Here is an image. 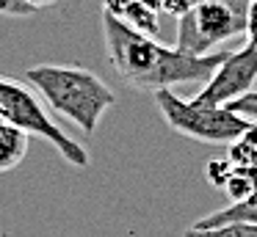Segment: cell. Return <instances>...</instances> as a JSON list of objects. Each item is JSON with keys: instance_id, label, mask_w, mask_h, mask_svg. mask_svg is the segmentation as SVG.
Wrapping results in <instances>:
<instances>
[{"instance_id": "obj_1", "label": "cell", "mask_w": 257, "mask_h": 237, "mask_svg": "<svg viewBox=\"0 0 257 237\" xmlns=\"http://www.w3.org/2000/svg\"><path fill=\"white\" fill-rule=\"evenodd\" d=\"M102 36H105L108 64L136 91H163L183 83L210 80L227 53L188 55L177 47L155 42L147 33H139L119 17L102 11Z\"/></svg>"}, {"instance_id": "obj_2", "label": "cell", "mask_w": 257, "mask_h": 237, "mask_svg": "<svg viewBox=\"0 0 257 237\" xmlns=\"http://www.w3.org/2000/svg\"><path fill=\"white\" fill-rule=\"evenodd\" d=\"M25 80L39 91L47 108L78 124L86 135L97 132L105 110L116 102L105 80L75 64H36L25 72Z\"/></svg>"}, {"instance_id": "obj_3", "label": "cell", "mask_w": 257, "mask_h": 237, "mask_svg": "<svg viewBox=\"0 0 257 237\" xmlns=\"http://www.w3.org/2000/svg\"><path fill=\"white\" fill-rule=\"evenodd\" d=\"M0 119L25 130L28 135H39L45 141H50L58 149V154L75 168L89 165V152L53 121V116L39 102V97L25 83L6 75H0Z\"/></svg>"}, {"instance_id": "obj_4", "label": "cell", "mask_w": 257, "mask_h": 237, "mask_svg": "<svg viewBox=\"0 0 257 237\" xmlns=\"http://www.w3.org/2000/svg\"><path fill=\"white\" fill-rule=\"evenodd\" d=\"M155 105H158V113L163 116V121L174 132L199 143H232L251 124L246 116L235 113L229 108L196 105L191 97H180L172 88L155 91Z\"/></svg>"}, {"instance_id": "obj_5", "label": "cell", "mask_w": 257, "mask_h": 237, "mask_svg": "<svg viewBox=\"0 0 257 237\" xmlns=\"http://www.w3.org/2000/svg\"><path fill=\"white\" fill-rule=\"evenodd\" d=\"M249 0H199L194 11L177 20V44L188 55H210L221 42L246 31Z\"/></svg>"}, {"instance_id": "obj_6", "label": "cell", "mask_w": 257, "mask_h": 237, "mask_svg": "<svg viewBox=\"0 0 257 237\" xmlns=\"http://www.w3.org/2000/svg\"><path fill=\"white\" fill-rule=\"evenodd\" d=\"M254 83H257V47H251L246 42L243 47L224 55V61L210 75V80L191 99L196 105H207V108H227L235 99L254 91Z\"/></svg>"}, {"instance_id": "obj_7", "label": "cell", "mask_w": 257, "mask_h": 237, "mask_svg": "<svg viewBox=\"0 0 257 237\" xmlns=\"http://www.w3.org/2000/svg\"><path fill=\"white\" fill-rule=\"evenodd\" d=\"M28 146H31L28 132L9 124V121H0V174L17 168L28 154Z\"/></svg>"}, {"instance_id": "obj_8", "label": "cell", "mask_w": 257, "mask_h": 237, "mask_svg": "<svg viewBox=\"0 0 257 237\" xmlns=\"http://www.w3.org/2000/svg\"><path fill=\"white\" fill-rule=\"evenodd\" d=\"M221 223H257V196L246 201H235L229 207L213 209L205 218H199L194 226H221Z\"/></svg>"}, {"instance_id": "obj_9", "label": "cell", "mask_w": 257, "mask_h": 237, "mask_svg": "<svg viewBox=\"0 0 257 237\" xmlns=\"http://www.w3.org/2000/svg\"><path fill=\"white\" fill-rule=\"evenodd\" d=\"M221 190L229 196V204L254 198L257 196V165H232Z\"/></svg>"}, {"instance_id": "obj_10", "label": "cell", "mask_w": 257, "mask_h": 237, "mask_svg": "<svg viewBox=\"0 0 257 237\" xmlns=\"http://www.w3.org/2000/svg\"><path fill=\"white\" fill-rule=\"evenodd\" d=\"M227 160L232 165H257V121H251L232 143H227Z\"/></svg>"}, {"instance_id": "obj_11", "label": "cell", "mask_w": 257, "mask_h": 237, "mask_svg": "<svg viewBox=\"0 0 257 237\" xmlns=\"http://www.w3.org/2000/svg\"><path fill=\"white\" fill-rule=\"evenodd\" d=\"M122 22H127L133 31H139V33H147V36H152L155 39L158 36V31H161V22H158V11L155 9H150V6H144L141 0H136L133 6H130L127 11H124L122 17H119Z\"/></svg>"}, {"instance_id": "obj_12", "label": "cell", "mask_w": 257, "mask_h": 237, "mask_svg": "<svg viewBox=\"0 0 257 237\" xmlns=\"http://www.w3.org/2000/svg\"><path fill=\"white\" fill-rule=\"evenodd\" d=\"M183 237H257V223H221V226H188Z\"/></svg>"}, {"instance_id": "obj_13", "label": "cell", "mask_w": 257, "mask_h": 237, "mask_svg": "<svg viewBox=\"0 0 257 237\" xmlns=\"http://www.w3.org/2000/svg\"><path fill=\"white\" fill-rule=\"evenodd\" d=\"M229 171H232V163H229L227 157H224V160H210V163L205 165V179L210 182L213 187L221 190L224 182H227V176H229Z\"/></svg>"}, {"instance_id": "obj_14", "label": "cell", "mask_w": 257, "mask_h": 237, "mask_svg": "<svg viewBox=\"0 0 257 237\" xmlns=\"http://www.w3.org/2000/svg\"><path fill=\"white\" fill-rule=\"evenodd\" d=\"M227 108L235 110V113H240V116H246V119H251V121H257V91H249L246 97L235 99Z\"/></svg>"}, {"instance_id": "obj_15", "label": "cell", "mask_w": 257, "mask_h": 237, "mask_svg": "<svg viewBox=\"0 0 257 237\" xmlns=\"http://www.w3.org/2000/svg\"><path fill=\"white\" fill-rule=\"evenodd\" d=\"M243 36L251 47H257V0H249V3H246V31H243Z\"/></svg>"}, {"instance_id": "obj_16", "label": "cell", "mask_w": 257, "mask_h": 237, "mask_svg": "<svg viewBox=\"0 0 257 237\" xmlns=\"http://www.w3.org/2000/svg\"><path fill=\"white\" fill-rule=\"evenodd\" d=\"M0 14H6V17H31V14H36V11L31 9L25 0H0Z\"/></svg>"}, {"instance_id": "obj_17", "label": "cell", "mask_w": 257, "mask_h": 237, "mask_svg": "<svg viewBox=\"0 0 257 237\" xmlns=\"http://www.w3.org/2000/svg\"><path fill=\"white\" fill-rule=\"evenodd\" d=\"M196 3H199V0H163V14H172V17H185L188 14V11H194L196 9Z\"/></svg>"}, {"instance_id": "obj_18", "label": "cell", "mask_w": 257, "mask_h": 237, "mask_svg": "<svg viewBox=\"0 0 257 237\" xmlns=\"http://www.w3.org/2000/svg\"><path fill=\"white\" fill-rule=\"evenodd\" d=\"M133 3L136 0H102V9H105L108 14H113V17H122Z\"/></svg>"}, {"instance_id": "obj_19", "label": "cell", "mask_w": 257, "mask_h": 237, "mask_svg": "<svg viewBox=\"0 0 257 237\" xmlns=\"http://www.w3.org/2000/svg\"><path fill=\"white\" fill-rule=\"evenodd\" d=\"M25 3H28L34 11H42V9H50V6H56L58 0H25Z\"/></svg>"}, {"instance_id": "obj_20", "label": "cell", "mask_w": 257, "mask_h": 237, "mask_svg": "<svg viewBox=\"0 0 257 237\" xmlns=\"http://www.w3.org/2000/svg\"><path fill=\"white\" fill-rule=\"evenodd\" d=\"M0 121H3V119H0Z\"/></svg>"}]
</instances>
